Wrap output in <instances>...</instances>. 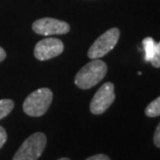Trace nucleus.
<instances>
[{
	"instance_id": "f257e3e1",
	"label": "nucleus",
	"mask_w": 160,
	"mask_h": 160,
	"mask_svg": "<svg viewBox=\"0 0 160 160\" xmlns=\"http://www.w3.org/2000/svg\"><path fill=\"white\" fill-rule=\"evenodd\" d=\"M107 72V64L100 59H93L79 70V72L74 78V84L80 89H90L96 86L105 77Z\"/></svg>"
},
{
	"instance_id": "f03ea898",
	"label": "nucleus",
	"mask_w": 160,
	"mask_h": 160,
	"mask_svg": "<svg viewBox=\"0 0 160 160\" xmlns=\"http://www.w3.org/2000/svg\"><path fill=\"white\" fill-rule=\"evenodd\" d=\"M53 100V92L49 88H39L30 93L23 103V111L30 117H40L49 110Z\"/></svg>"
},
{
	"instance_id": "7ed1b4c3",
	"label": "nucleus",
	"mask_w": 160,
	"mask_h": 160,
	"mask_svg": "<svg viewBox=\"0 0 160 160\" xmlns=\"http://www.w3.org/2000/svg\"><path fill=\"white\" fill-rule=\"evenodd\" d=\"M47 146V137L42 132H35L23 142L12 160H37Z\"/></svg>"
},
{
	"instance_id": "20e7f679",
	"label": "nucleus",
	"mask_w": 160,
	"mask_h": 160,
	"mask_svg": "<svg viewBox=\"0 0 160 160\" xmlns=\"http://www.w3.org/2000/svg\"><path fill=\"white\" fill-rule=\"evenodd\" d=\"M119 37H120V30L118 28H112L105 31L92 43L88 51V57L93 60L100 59L101 57L105 56L116 47Z\"/></svg>"
},
{
	"instance_id": "39448f33",
	"label": "nucleus",
	"mask_w": 160,
	"mask_h": 160,
	"mask_svg": "<svg viewBox=\"0 0 160 160\" xmlns=\"http://www.w3.org/2000/svg\"><path fill=\"white\" fill-rule=\"evenodd\" d=\"M115 86L113 83L108 82L104 83L95 95L92 98L90 102V111L93 115H101L103 114L112 103L115 101Z\"/></svg>"
},
{
	"instance_id": "423d86ee",
	"label": "nucleus",
	"mask_w": 160,
	"mask_h": 160,
	"mask_svg": "<svg viewBox=\"0 0 160 160\" xmlns=\"http://www.w3.org/2000/svg\"><path fill=\"white\" fill-rule=\"evenodd\" d=\"M32 30L37 34L50 36L66 34L70 30V26L64 21L53 18H42L32 24Z\"/></svg>"
},
{
	"instance_id": "0eeeda50",
	"label": "nucleus",
	"mask_w": 160,
	"mask_h": 160,
	"mask_svg": "<svg viewBox=\"0 0 160 160\" xmlns=\"http://www.w3.org/2000/svg\"><path fill=\"white\" fill-rule=\"evenodd\" d=\"M64 51V45L60 39L48 37L36 43L34 48V57L37 60L46 61L59 56Z\"/></svg>"
},
{
	"instance_id": "6e6552de",
	"label": "nucleus",
	"mask_w": 160,
	"mask_h": 160,
	"mask_svg": "<svg viewBox=\"0 0 160 160\" xmlns=\"http://www.w3.org/2000/svg\"><path fill=\"white\" fill-rule=\"evenodd\" d=\"M142 47H144L145 51V61L146 62H150L153 58L156 51V42L152 37H146L142 40Z\"/></svg>"
},
{
	"instance_id": "1a4fd4ad",
	"label": "nucleus",
	"mask_w": 160,
	"mask_h": 160,
	"mask_svg": "<svg viewBox=\"0 0 160 160\" xmlns=\"http://www.w3.org/2000/svg\"><path fill=\"white\" fill-rule=\"evenodd\" d=\"M145 114L150 118H155L160 116V96L148 104V107L145 110Z\"/></svg>"
},
{
	"instance_id": "9d476101",
	"label": "nucleus",
	"mask_w": 160,
	"mask_h": 160,
	"mask_svg": "<svg viewBox=\"0 0 160 160\" xmlns=\"http://www.w3.org/2000/svg\"><path fill=\"white\" fill-rule=\"evenodd\" d=\"M15 108V102L12 99H1L0 100V120L5 118L11 114Z\"/></svg>"
},
{
	"instance_id": "9b49d317",
	"label": "nucleus",
	"mask_w": 160,
	"mask_h": 160,
	"mask_svg": "<svg viewBox=\"0 0 160 160\" xmlns=\"http://www.w3.org/2000/svg\"><path fill=\"white\" fill-rule=\"evenodd\" d=\"M150 62L152 63V65L156 67V68H159L160 67V42L158 43H156V51L153 58L151 59Z\"/></svg>"
},
{
	"instance_id": "f8f14e48",
	"label": "nucleus",
	"mask_w": 160,
	"mask_h": 160,
	"mask_svg": "<svg viewBox=\"0 0 160 160\" xmlns=\"http://www.w3.org/2000/svg\"><path fill=\"white\" fill-rule=\"evenodd\" d=\"M153 142H154V145L157 148L160 149V122L159 124L156 127V130L154 132V137H153Z\"/></svg>"
},
{
	"instance_id": "ddd939ff",
	"label": "nucleus",
	"mask_w": 160,
	"mask_h": 160,
	"mask_svg": "<svg viewBox=\"0 0 160 160\" xmlns=\"http://www.w3.org/2000/svg\"><path fill=\"white\" fill-rule=\"evenodd\" d=\"M6 139H8V133H6L5 129L0 126V149L4 146Z\"/></svg>"
},
{
	"instance_id": "4468645a",
	"label": "nucleus",
	"mask_w": 160,
	"mask_h": 160,
	"mask_svg": "<svg viewBox=\"0 0 160 160\" xmlns=\"http://www.w3.org/2000/svg\"><path fill=\"white\" fill-rule=\"evenodd\" d=\"M86 160H111V158L104 154H96V155L91 156L89 158H87Z\"/></svg>"
},
{
	"instance_id": "2eb2a0df",
	"label": "nucleus",
	"mask_w": 160,
	"mask_h": 160,
	"mask_svg": "<svg viewBox=\"0 0 160 160\" xmlns=\"http://www.w3.org/2000/svg\"><path fill=\"white\" fill-rule=\"evenodd\" d=\"M5 57H6V53H5V51L3 50L1 47H0V62L4 60V59H5Z\"/></svg>"
},
{
	"instance_id": "dca6fc26",
	"label": "nucleus",
	"mask_w": 160,
	"mask_h": 160,
	"mask_svg": "<svg viewBox=\"0 0 160 160\" xmlns=\"http://www.w3.org/2000/svg\"><path fill=\"white\" fill-rule=\"evenodd\" d=\"M58 160H70V159L67 158V157H62V158H60V159H58Z\"/></svg>"
}]
</instances>
